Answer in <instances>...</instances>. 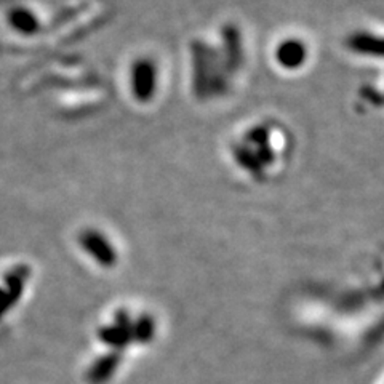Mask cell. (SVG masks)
<instances>
[{
  "instance_id": "3",
  "label": "cell",
  "mask_w": 384,
  "mask_h": 384,
  "mask_svg": "<svg viewBox=\"0 0 384 384\" xmlns=\"http://www.w3.org/2000/svg\"><path fill=\"white\" fill-rule=\"evenodd\" d=\"M307 58H309L307 45L296 37L281 40L274 50V60L277 66L285 69V71H298V69L305 66Z\"/></svg>"
},
{
  "instance_id": "8",
  "label": "cell",
  "mask_w": 384,
  "mask_h": 384,
  "mask_svg": "<svg viewBox=\"0 0 384 384\" xmlns=\"http://www.w3.org/2000/svg\"><path fill=\"white\" fill-rule=\"evenodd\" d=\"M114 317H115V327H117L132 343L133 341V322H132L130 314L124 309H120V311L115 312Z\"/></svg>"
},
{
  "instance_id": "5",
  "label": "cell",
  "mask_w": 384,
  "mask_h": 384,
  "mask_svg": "<svg viewBox=\"0 0 384 384\" xmlns=\"http://www.w3.org/2000/svg\"><path fill=\"white\" fill-rule=\"evenodd\" d=\"M122 360L120 351H110L104 354L95 364L91 365L89 371V381L91 384H103L106 383L110 376L114 375V371L117 370Z\"/></svg>"
},
{
  "instance_id": "6",
  "label": "cell",
  "mask_w": 384,
  "mask_h": 384,
  "mask_svg": "<svg viewBox=\"0 0 384 384\" xmlns=\"http://www.w3.org/2000/svg\"><path fill=\"white\" fill-rule=\"evenodd\" d=\"M98 338H100L104 345H108L114 349V351H122L128 346L130 340L122 333V331L115 327V325H110V327H101L98 330Z\"/></svg>"
},
{
  "instance_id": "1",
  "label": "cell",
  "mask_w": 384,
  "mask_h": 384,
  "mask_svg": "<svg viewBox=\"0 0 384 384\" xmlns=\"http://www.w3.org/2000/svg\"><path fill=\"white\" fill-rule=\"evenodd\" d=\"M159 84V68L148 56L133 61L130 71V90L138 103L146 104L155 96Z\"/></svg>"
},
{
  "instance_id": "4",
  "label": "cell",
  "mask_w": 384,
  "mask_h": 384,
  "mask_svg": "<svg viewBox=\"0 0 384 384\" xmlns=\"http://www.w3.org/2000/svg\"><path fill=\"white\" fill-rule=\"evenodd\" d=\"M347 49L364 56H383V39L369 31H356L346 40Z\"/></svg>"
},
{
  "instance_id": "2",
  "label": "cell",
  "mask_w": 384,
  "mask_h": 384,
  "mask_svg": "<svg viewBox=\"0 0 384 384\" xmlns=\"http://www.w3.org/2000/svg\"><path fill=\"white\" fill-rule=\"evenodd\" d=\"M80 245L98 264L110 267L117 263V252L110 245L108 237L96 229H87L79 237Z\"/></svg>"
},
{
  "instance_id": "7",
  "label": "cell",
  "mask_w": 384,
  "mask_h": 384,
  "mask_svg": "<svg viewBox=\"0 0 384 384\" xmlns=\"http://www.w3.org/2000/svg\"><path fill=\"white\" fill-rule=\"evenodd\" d=\"M155 324L154 320L148 314H143L136 319V322H133V341L138 343H149L154 338Z\"/></svg>"
}]
</instances>
